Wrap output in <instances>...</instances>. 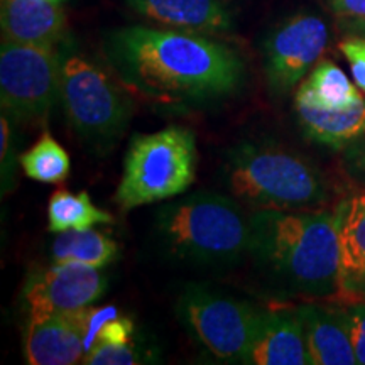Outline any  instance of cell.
I'll return each instance as SVG.
<instances>
[{"mask_svg":"<svg viewBox=\"0 0 365 365\" xmlns=\"http://www.w3.org/2000/svg\"><path fill=\"white\" fill-rule=\"evenodd\" d=\"M0 161H2V195L6 191H11L14 185V164H16V153H14L12 144V118L7 113L2 112V118H0Z\"/></svg>","mask_w":365,"mask_h":365,"instance_id":"cb8c5ba5","label":"cell"},{"mask_svg":"<svg viewBox=\"0 0 365 365\" xmlns=\"http://www.w3.org/2000/svg\"><path fill=\"white\" fill-rule=\"evenodd\" d=\"M137 16L168 29L218 36L234 29V14L223 0H125Z\"/></svg>","mask_w":365,"mask_h":365,"instance_id":"4fadbf2b","label":"cell"},{"mask_svg":"<svg viewBox=\"0 0 365 365\" xmlns=\"http://www.w3.org/2000/svg\"><path fill=\"white\" fill-rule=\"evenodd\" d=\"M330 29L317 14L299 12L279 22L262 44L264 71L274 95L294 90L325 53Z\"/></svg>","mask_w":365,"mask_h":365,"instance_id":"9c48e42d","label":"cell"},{"mask_svg":"<svg viewBox=\"0 0 365 365\" xmlns=\"http://www.w3.org/2000/svg\"><path fill=\"white\" fill-rule=\"evenodd\" d=\"M176 308L182 325L213 357L225 364L247 362L261 312L202 286L186 287Z\"/></svg>","mask_w":365,"mask_h":365,"instance_id":"52a82bcc","label":"cell"},{"mask_svg":"<svg viewBox=\"0 0 365 365\" xmlns=\"http://www.w3.org/2000/svg\"><path fill=\"white\" fill-rule=\"evenodd\" d=\"M26 176L39 182L58 185L70 175V158L68 153L49 132H44L29 150L19 158Z\"/></svg>","mask_w":365,"mask_h":365,"instance_id":"44dd1931","label":"cell"},{"mask_svg":"<svg viewBox=\"0 0 365 365\" xmlns=\"http://www.w3.org/2000/svg\"><path fill=\"white\" fill-rule=\"evenodd\" d=\"M298 313L303 319L304 335L313 365L357 364L352 341L346 331L340 307L328 308L314 301L301 304Z\"/></svg>","mask_w":365,"mask_h":365,"instance_id":"2e32d148","label":"cell"},{"mask_svg":"<svg viewBox=\"0 0 365 365\" xmlns=\"http://www.w3.org/2000/svg\"><path fill=\"white\" fill-rule=\"evenodd\" d=\"M196 137L188 127L170 125L130 140L115 202L124 212L185 193L196 176Z\"/></svg>","mask_w":365,"mask_h":365,"instance_id":"5b68a950","label":"cell"},{"mask_svg":"<svg viewBox=\"0 0 365 365\" xmlns=\"http://www.w3.org/2000/svg\"><path fill=\"white\" fill-rule=\"evenodd\" d=\"M346 331L352 341L357 364L365 365V303H340Z\"/></svg>","mask_w":365,"mask_h":365,"instance_id":"603a6c76","label":"cell"},{"mask_svg":"<svg viewBox=\"0 0 365 365\" xmlns=\"http://www.w3.org/2000/svg\"><path fill=\"white\" fill-rule=\"evenodd\" d=\"M0 26L4 41L58 48L66 33V16L56 0H2Z\"/></svg>","mask_w":365,"mask_h":365,"instance_id":"5bb4252c","label":"cell"},{"mask_svg":"<svg viewBox=\"0 0 365 365\" xmlns=\"http://www.w3.org/2000/svg\"><path fill=\"white\" fill-rule=\"evenodd\" d=\"M245 364L313 365L298 308L261 312L257 335Z\"/></svg>","mask_w":365,"mask_h":365,"instance_id":"9a60e30c","label":"cell"},{"mask_svg":"<svg viewBox=\"0 0 365 365\" xmlns=\"http://www.w3.org/2000/svg\"><path fill=\"white\" fill-rule=\"evenodd\" d=\"M344 166L345 171L355 181L365 185V135L350 145H346L344 154Z\"/></svg>","mask_w":365,"mask_h":365,"instance_id":"4316f807","label":"cell"},{"mask_svg":"<svg viewBox=\"0 0 365 365\" xmlns=\"http://www.w3.org/2000/svg\"><path fill=\"white\" fill-rule=\"evenodd\" d=\"M54 262H80L102 269L113 262L118 255V245L100 232L85 230L61 232L53 242Z\"/></svg>","mask_w":365,"mask_h":365,"instance_id":"d6986e66","label":"cell"},{"mask_svg":"<svg viewBox=\"0 0 365 365\" xmlns=\"http://www.w3.org/2000/svg\"><path fill=\"white\" fill-rule=\"evenodd\" d=\"M339 19H365V0H325Z\"/></svg>","mask_w":365,"mask_h":365,"instance_id":"83f0119b","label":"cell"},{"mask_svg":"<svg viewBox=\"0 0 365 365\" xmlns=\"http://www.w3.org/2000/svg\"><path fill=\"white\" fill-rule=\"evenodd\" d=\"M49 232L61 234L66 230H85L93 225L113 223V217L91 203L88 193H70L66 190L54 191L48 205Z\"/></svg>","mask_w":365,"mask_h":365,"instance_id":"ffe728a7","label":"cell"},{"mask_svg":"<svg viewBox=\"0 0 365 365\" xmlns=\"http://www.w3.org/2000/svg\"><path fill=\"white\" fill-rule=\"evenodd\" d=\"M59 102L68 124L90 148L113 145L129 125L132 107L110 76L78 53H61Z\"/></svg>","mask_w":365,"mask_h":365,"instance_id":"8992f818","label":"cell"},{"mask_svg":"<svg viewBox=\"0 0 365 365\" xmlns=\"http://www.w3.org/2000/svg\"><path fill=\"white\" fill-rule=\"evenodd\" d=\"M132 336H134V323L129 317H113L100 327V330L95 336V344L105 345H127L132 344ZM91 345V346H93Z\"/></svg>","mask_w":365,"mask_h":365,"instance_id":"d4e9b609","label":"cell"},{"mask_svg":"<svg viewBox=\"0 0 365 365\" xmlns=\"http://www.w3.org/2000/svg\"><path fill=\"white\" fill-rule=\"evenodd\" d=\"M86 308L29 313L24 354L31 365H73L85 357Z\"/></svg>","mask_w":365,"mask_h":365,"instance_id":"8fae6325","label":"cell"},{"mask_svg":"<svg viewBox=\"0 0 365 365\" xmlns=\"http://www.w3.org/2000/svg\"><path fill=\"white\" fill-rule=\"evenodd\" d=\"M85 365H135L140 364L139 355L135 354L134 345H105L95 344L85 354Z\"/></svg>","mask_w":365,"mask_h":365,"instance_id":"7402d4cb","label":"cell"},{"mask_svg":"<svg viewBox=\"0 0 365 365\" xmlns=\"http://www.w3.org/2000/svg\"><path fill=\"white\" fill-rule=\"evenodd\" d=\"M107 289V277L98 267L80 262H54L27 277L22 296L29 313L76 312L91 307Z\"/></svg>","mask_w":365,"mask_h":365,"instance_id":"30bf717a","label":"cell"},{"mask_svg":"<svg viewBox=\"0 0 365 365\" xmlns=\"http://www.w3.org/2000/svg\"><path fill=\"white\" fill-rule=\"evenodd\" d=\"M339 29L345 36L365 39V19H339Z\"/></svg>","mask_w":365,"mask_h":365,"instance_id":"f1b7e54d","label":"cell"},{"mask_svg":"<svg viewBox=\"0 0 365 365\" xmlns=\"http://www.w3.org/2000/svg\"><path fill=\"white\" fill-rule=\"evenodd\" d=\"M223 182L237 202L257 210H319L330 200L317 166L281 145L242 143L227 150Z\"/></svg>","mask_w":365,"mask_h":365,"instance_id":"277c9868","label":"cell"},{"mask_svg":"<svg viewBox=\"0 0 365 365\" xmlns=\"http://www.w3.org/2000/svg\"><path fill=\"white\" fill-rule=\"evenodd\" d=\"M156 239L170 257L195 267H228L249 255L250 215L235 198L198 191L156 215Z\"/></svg>","mask_w":365,"mask_h":365,"instance_id":"3957f363","label":"cell"},{"mask_svg":"<svg viewBox=\"0 0 365 365\" xmlns=\"http://www.w3.org/2000/svg\"><path fill=\"white\" fill-rule=\"evenodd\" d=\"M339 48L346 61H349L355 85L365 95V39L355 38V36H345Z\"/></svg>","mask_w":365,"mask_h":365,"instance_id":"484cf974","label":"cell"},{"mask_svg":"<svg viewBox=\"0 0 365 365\" xmlns=\"http://www.w3.org/2000/svg\"><path fill=\"white\" fill-rule=\"evenodd\" d=\"M61 51L58 48L0 44V102L12 120H46L59 100Z\"/></svg>","mask_w":365,"mask_h":365,"instance_id":"ba28073f","label":"cell"},{"mask_svg":"<svg viewBox=\"0 0 365 365\" xmlns=\"http://www.w3.org/2000/svg\"><path fill=\"white\" fill-rule=\"evenodd\" d=\"M340 250L336 303H365V193L341 200L333 210Z\"/></svg>","mask_w":365,"mask_h":365,"instance_id":"7c38bea8","label":"cell"},{"mask_svg":"<svg viewBox=\"0 0 365 365\" xmlns=\"http://www.w3.org/2000/svg\"><path fill=\"white\" fill-rule=\"evenodd\" d=\"M296 97L307 100L327 110H340L352 107L365 98L355 83L350 81L345 71L331 61H318L309 76L299 85Z\"/></svg>","mask_w":365,"mask_h":365,"instance_id":"ac0fdd59","label":"cell"},{"mask_svg":"<svg viewBox=\"0 0 365 365\" xmlns=\"http://www.w3.org/2000/svg\"><path fill=\"white\" fill-rule=\"evenodd\" d=\"M294 108L303 134L317 144L345 149L365 135V98L352 107L327 110L296 97Z\"/></svg>","mask_w":365,"mask_h":365,"instance_id":"e0dca14e","label":"cell"},{"mask_svg":"<svg viewBox=\"0 0 365 365\" xmlns=\"http://www.w3.org/2000/svg\"><path fill=\"white\" fill-rule=\"evenodd\" d=\"M249 255L277 293L307 301L339 294L340 250L333 212H252Z\"/></svg>","mask_w":365,"mask_h":365,"instance_id":"7a4b0ae2","label":"cell"},{"mask_svg":"<svg viewBox=\"0 0 365 365\" xmlns=\"http://www.w3.org/2000/svg\"><path fill=\"white\" fill-rule=\"evenodd\" d=\"M103 51L127 88L158 103L212 102L244 81L239 54L203 34L127 26L107 34Z\"/></svg>","mask_w":365,"mask_h":365,"instance_id":"6da1fadb","label":"cell"}]
</instances>
